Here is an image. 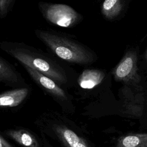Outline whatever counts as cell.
<instances>
[{"mask_svg":"<svg viewBox=\"0 0 147 147\" xmlns=\"http://www.w3.org/2000/svg\"><path fill=\"white\" fill-rule=\"evenodd\" d=\"M28 93L29 90L25 87L6 91L0 94V106H17L26 98Z\"/></svg>","mask_w":147,"mask_h":147,"instance_id":"obj_6","label":"cell"},{"mask_svg":"<svg viewBox=\"0 0 147 147\" xmlns=\"http://www.w3.org/2000/svg\"><path fill=\"white\" fill-rule=\"evenodd\" d=\"M31 78L39 86L47 91L52 95L60 98H65L66 94L64 91L60 87L55 80L44 75L36 69L27 66L22 65Z\"/></svg>","mask_w":147,"mask_h":147,"instance_id":"obj_4","label":"cell"},{"mask_svg":"<svg viewBox=\"0 0 147 147\" xmlns=\"http://www.w3.org/2000/svg\"><path fill=\"white\" fill-rule=\"evenodd\" d=\"M133 65V59L129 57L125 59L117 67L116 75L119 78H124L131 72Z\"/></svg>","mask_w":147,"mask_h":147,"instance_id":"obj_11","label":"cell"},{"mask_svg":"<svg viewBox=\"0 0 147 147\" xmlns=\"http://www.w3.org/2000/svg\"><path fill=\"white\" fill-rule=\"evenodd\" d=\"M11 136L22 145L26 147H37V143L35 138L29 133L24 131H16Z\"/></svg>","mask_w":147,"mask_h":147,"instance_id":"obj_9","label":"cell"},{"mask_svg":"<svg viewBox=\"0 0 147 147\" xmlns=\"http://www.w3.org/2000/svg\"><path fill=\"white\" fill-rule=\"evenodd\" d=\"M114 147H147V133L122 136L117 140Z\"/></svg>","mask_w":147,"mask_h":147,"instance_id":"obj_7","label":"cell"},{"mask_svg":"<svg viewBox=\"0 0 147 147\" xmlns=\"http://www.w3.org/2000/svg\"><path fill=\"white\" fill-rule=\"evenodd\" d=\"M63 136L69 147H88L82 138L71 130H64L63 132Z\"/></svg>","mask_w":147,"mask_h":147,"instance_id":"obj_10","label":"cell"},{"mask_svg":"<svg viewBox=\"0 0 147 147\" xmlns=\"http://www.w3.org/2000/svg\"><path fill=\"white\" fill-rule=\"evenodd\" d=\"M0 147H11L0 137Z\"/></svg>","mask_w":147,"mask_h":147,"instance_id":"obj_14","label":"cell"},{"mask_svg":"<svg viewBox=\"0 0 147 147\" xmlns=\"http://www.w3.org/2000/svg\"><path fill=\"white\" fill-rule=\"evenodd\" d=\"M34 33L53 54L67 63L84 64L92 59L87 49L70 35L50 29H37Z\"/></svg>","mask_w":147,"mask_h":147,"instance_id":"obj_2","label":"cell"},{"mask_svg":"<svg viewBox=\"0 0 147 147\" xmlns=\"http://www.w3.org/2000/svg\"><path fill=\"white\" fill-rule=\"evenodd\" d=\"M16 0H0V18H5L11 10Z\"/></svg>","mask_w":147,"mask_h":147,"instance_id":"obj_12","label":"cell"},{"mask_svg":"<svg viewBox=\"0 0 147 147\" xmlns=\"http://www.w3.org/2000/svg\"><path fill=\"white\" fill-rule=\"evenodd\" d=\"M103 74L98 70L86 69L78 79V84L84 89H91L99 84L103 79Z\"/></svg>","mask_w":147,"mask_h":147,"instance_id":"obj_8","label":"cell"},{"mask_svg":"<svg viewBox=\"0 0 147 147\" xmlns=\"http://www.w3.org/2000/svg\"><path fill=\"white\" fill-rule=\"evenodd\" d=\"M23 80L21 75L16 68L0 56V82L16 85Z\"/></svg>","mask_w":147,"mask_h":147,"instance_id":"obj_5","label":"cell"},{"mask_svg":"<svg viewBox=\"0 0 147 147\" xmlns=\"http://www.w3.org/2000/svg\"><path fill=\"white\" fill-rule=\"evenodd\" d=\"M38 6L44 19L56 26L72 28L82 19L79 13L65 4L39 2Z\"/></svg>","mask_w":147,"mask_h":147,"instance_id":"obj_3","label":"cell"},{"mask_svg":"<svg viewBox=\"0 0 147 147\" xmlns=\"http://www.w3.org/2000/svg\"><path fill=\"white\" fill-rule=\"evenodd\" d=\"M118 0H105L103 4V8L105 11H108L113 9L117 3Z\"/></svg>","mask_w":147,"mask_h":147,"instance_id":"obj_13","label":"cell"},{"mask_svg":"<svg viewBox=\"0 0 147 147\" xmlns=\"http://www.w3.org/2000/svg\"><path fill=\"white\" fill-rule=\"evenodd\" d=\"M0 49L18 60L22 65L36 69L56 82L65 84L67 72L56 60L39 49L23 42L1 41Z\"/></svg>","mask_w":147,"mask_h":147,"instance_id":"obj_1","label":"cell"}]
</instances>
